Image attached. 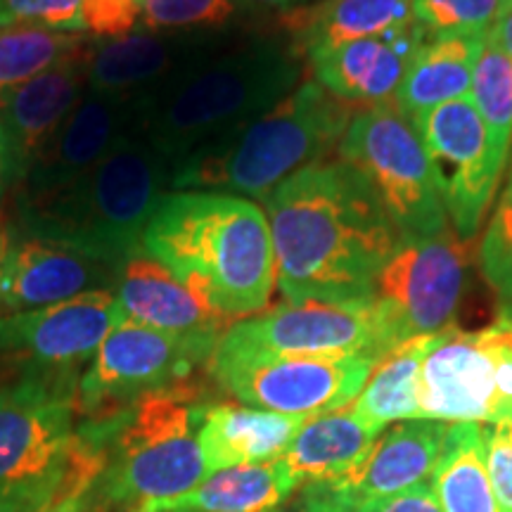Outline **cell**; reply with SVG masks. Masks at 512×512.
I'll return each instance as SVG.
<instances>
[{"label":"cell","instance_id":"cell-33","mask_svg":"<svg viewBox=\"0 0 512 512\" xmlns=\"http://www.w3.org/2000/svg\"><path fill=\"white\" fill-rule=\"evenodd\" d=\"M508 0H411L415 24L434 36L489 34Z\"/></svg>","mask_w":512,"mask_h":512},{"label":"cell","instance_id":"cell-12","mask_svg":"<svg viewBox=\"0 0 512 512\" xmlns=\"http://www.w3.org/2000/svg\"><path fill=\"white\" fill-rule=\"evenodd\" d=\"M219 349L285 356H373L394 349L375 302H283L238 320Z\"/></svg>","mask_w":512,"mask_h":512},{"label":"cell","instance_id":"cell-32","mask_svg":"<svg viewBox=\"0 0 512 512\" xmlns=\"http://www.w3.org/2000/svg\"><path fill=\"white\" fill-rule=\"evenodd\" d=\"M235 12V0H140V27L159 34H200L228 24Z\"/></svg>","mask_w":512,"mask_h":512},{"label":"cell","instance_id":"cell-46","mask_svg":"<svg viewBox=\"0 0 512 512\" xmlns=\"http://www.w3.org/2000/svg\"><path fill=\"white\" fill-rule=\"evenodd\" d=\"M131 512H190V510H145V508H136Z\"/></svg>","mask_w":512,"mask_h":512},{"label":"cell","instance_id":"cell-26","mask_svg":"<svg viewBox=\"0 0 512 512\" xmlns=\"http://www.w3.org/2000/svg\"><path fill=\"white\" fill-rule=\"evenodd\" d=\"M411 0H320L290 15L294 55H313L358 38L411 27Z\"/></svg>","mask_w":512,"mask_h":512},{"label":"cell","instance_id":"cell-27","mask_svg":"<svg viewBox=\"0 0 512 512\" xmlns=\"http://www.w3.org/2000/svg\"><path fill=\"white\" fill-rule=\"evenodd\" d=\"M297 479L280 458L256 465L209 472L188 494L162 503L140 505L145 510L190 512H268L299 489ZM136 510V508H133Z\"/></svg>","mask_w":512,"mask_h":512},{"label":"cell","instance_id":"cell-6","mask_svg":"<svg viewBox=\"0 0 512 512\" xmlns=\"http://www.w3.org/2000/svg\"><path fill=\"white\" fill-rule=\"evenodd\" d=\"M354 105L304 81L278 105L174 171L171 188L214 190L264 200L285 178L323 162L347 131Z\"/></svg>","mask_w":512,"mask_h":512},{"label":"cell","instance_id":"cell-8","mask_svg":"<svg viewBox=\"0 0 512 512\" xmlns=\"http://www.w3.org/2000/svg\"><path fill=\"white\" fill-rule=\"evenodd\" d=\"M337 150L339 159L373 190L401 240L437 235L448 228L425 143L394 102L356 112Z\"/></svg>","mask_w":512,"mask_h":512},{"label":"cell","instance_id":"cell-30","mask_svg":"<svg viewBox=\"0 0 512 512\" xmlns=\"http://www.w3.org/2000/svg\"><path fill=\"white\" fill-rule=\"evenodd\" d=\"M93 43L88 34L43 27L0 29V95L36 79Z\"/></svg>","mask_w":512,"mask_h":512},{"label":"cell","instance_id":"cell-40","mask_svg":"<svg viewBox=\"0 0 512 512\" xmlns=\"http://www.w3.org/2000/svg\"><path fill=\"white\" fill-rule=\"evenodd\" d=\"M93 486V484H91ZM91 486H74L38 512H93Z\"/></svg>","mask_w":512,"mask_h":512},{"label":"cell","instance_id":"cell-29","mask_svg":"<svg viewBox=\"0 0 512 512\" xmlns=\"http://www.w3.org/2000/svg\"><path fill=\"white\" fill-rule=\"evenodd\" d=\"M430 484L441 512H503L486 475L482 425H448L444 451Z\"/></svg>","mask_w":512,"mask_h":512},{"label":"cell","instance_id":"cell-38","mask_svg":"<svg viewBox=\"0 0 512 512\" xmlns=\"http://www.w3.org/2000/svg\"><path fill=\"white\" fill-rule=\"evenodd\" d=\"M361 512H441L430 482L413 486L403 494L361 503Z\"/></svg>","mask_w":512,"mask_h":512},{"label":"cell","instance_id":"cell-5","mask_svg":"<svg viewBox=\"0 0 512 512\" xmlns=\"http://www.w3.org/2000/svg\"><path fill=\"white\" fill-rule=\"evenodd\" d=\"M197 394L195 384H185L83 422L105 456L91 486L93 508L128 505L133 510L171 501L209 475L200 448Z\"/></svg>","mask_w":512,"mask_h":512},{"label":"cell","instance_id":"cell-21","mask_svg":"<svg viewBox=\"0 0 512 512\" xmlns=\"http://www.w3.org/2000/svg\"><path fill=\"white\" fill-rule=\"evenodd\" d=\"M112 292L128 323L176 335H223L230 328L226 318L211 311L169 268L145 252L119 266Z\"/></svg>","mask_w":512,"mask_h":512},{"label":"cell","instance_id":"cell-44","mask_svg":"<svg viewBox=\"0 0 512 512\" xmlns=\"http://www.w3.org/2000/svg\"><path fill=\"white\" fill-rule=\"evenodd\" d=\"M235 3H238V8L242 3L252 5V8H287V5L304 3V0H235Z\"/></svg>","mask_w":512,"mask_h":512},{"label":"cell","instance_id":"cell-25","mask_svg":"<svg viewBox=\"0 0 512 512\" xmlns=\"http://www.w3.org/2000/svg\"><path fill=\"white\" fill-rule=\"evenodd\" d=\"M486 36H427L392 98L403 117L413 121L446 102L470 98Z\"/></svg>","mask_w":512,"mask_h":512},{"label":"cell","instance_id":"cell-34","mask_svg":"<svg viewBox=\"0 0 512 512\" xmlns=\"http://www.w3.org/2000/svg\"><path fill=\"white\" fill-rule=\"evenodd\" d=\"M479 268L486 285L512 304V171L498 197L479 245Z\"/></svg>","mask_w":512,"mask_h":512},{"label":"cell","instance_id":"cell-43","mask_svg":"<svg viewBox=\"0 0 512 512\" xmlns=\"http://www.w3.org/2000/svg\"><path fill=\"white\" fill-rule=\"evenodd\" d=\"M489 38L505 55L512 57V0L505 3V8L501 10V15H498L494 27L489 31Z\"/></svg>","mask_w":512,"mask_h":512},{"label":"cell","instance_id":"cell-15","mask_svg":"<svg viewBox=\"0 0 512 512\" xmlns=\"http://www.w3.org/2000/svg\"><path fill=\"white\" fill-rule=\"evenodd\" d=\"M121 323L124 311L112 290L86 292L67 302L0 318V356L29 363L31 370L72 373L91 361Z\"/></svg>","mask_w":512,"mask_h":512},{"label":"cell","instance_id":"cell-37","mask_svg":"<svg viewBox=\"0 0 512 512\" xmlns=\"http://www.w3.org/2000/svg\"><path fill=\"white\" fill-rule=\"evenodd\" d=\"M484 460L498 505L512 512V422H496L484 430Z\"/></svg>","mask_w":512,"mask_h":512},{"label":"cell","instance_id":"cell-22","mask_svg":"<svg viewBox=\"0 0 512 512\" xmlns=\"http://www.w3.org/2000/svg\"><path fill=\"white\" fill-rule=\"evenodd\" d=\"M448 422L403 420L382 432L370 453L349 477L328 486L358 503L403 494L430 482L444 451Z\"/></svg>","mask_w":512,"mask_h":512},{"label":"cell","instance_id":"cell-20","mask_svg":"<svg viewBox=\"0 0 512 512\" xmlns=\"http://www.w3.org/2000/svg\"><path fill=\"white\" fill-rule=\"evenodd\" d=\"M207 46L211 38L202 34H159L143 27L117 38H95L88 55V91L140 100Z\"/></svg>","mask_w":512,"mask_h":512},{"label":"cell","instance_id":"cell-2","mask_svg":"<svg viewBox=\"0 0 512 512\" xmlns=\"http://www.w3.org/2000/svg\"><path fill=\"white\" fill-rule=\"evenodd\" d=\"M143 252L230 325L266 311L271 302V228L266 211L249 197L214 190L169 192L147 223Z\"/></svg>","mask_w":512,"mask_h":512},{"label":"cell","instance_id":"cell-42","mask_svg":"<svg viewBox=\"0 0 512 512\" xmlns=\"http://www.w3.org/2000/svg\"><path fill=\"white\" fill-rule=\"evenodd\" d=\"M55 498L38 494H0V512H38Z\"/></svg>","mask_w":512,"mask_h":512},{"label":"cell","instance_id":"cell-41","mask_svg":"<svg viewBox=\"0 0 512 512\" xmlns=\"http://www.w3.org/2000/svg\"><path fill=\"white\" fill-rule=\"evenodd\" d=\"M15 183H17L15 159H12L8 131H5L3 114H0V202L5 200V195H8L12 188H15Z\"/></svg>","mask_w":512,"mask_h":512},{"label":"cell","instance_id":"cell-7","mask_svg":"<svg viewBox=\"0 0 512 512\" xmlns=\"http://www.w3.org/2000/svg\"><path fill=\"white\" fill-rule=\"evenodd\" d=\"M76 384L72 373L29 370L0 389V494L57 498L100 475L102 448L76 425Z\"/></svg>","mask_w":512,"mask_h":512},{"label":"cell","instance_id":"cell-24","mask_svg":"<svg viewBox=\"0 0 512 512\" xmlns=\"http://www.w3.org/2000/svg\"><path fill=\"white\" fill-rule=\"evenodd\" d=\"M380 434L347 403L306 420L280 460L302 486L332 484L366 460Z\"/></svg>","mask_w":512,"mask_h":512},{"label":"cell","instance_id":"cell-9","mask_svg":"<svg viewBox=\"0 0 512 512\" xmlns=\"http://www.w3.org/2000/svg\"><path fill=\"white\" fill-rule=\"evenodd\" d=\"M221 335H176L145 325H117L76 384L79 413L105 418L143 396L192 384L200 368H209Z\"/></svg>","mask_w":512,"mask_h":512},{"label":"cell","instance_id":"cell-19","mask_svg":"<svg viewBox=\"0 0 512 512\" xmlns=\"http://www.w3.org/2000/svg\"><path fill=\"white\" fill-rule=\"evenodd\" d=\"M91 46L27 81L24 86L0 95V114H3L12 159H15L17 183L86 95Z\"/></svg>","mask_w":512,"mask_h":512},{"label":"cell","instance_id":"cell-17","mask_svg":"<svg viewBox=\"0 0 512 512\" xmlns=\"http://www.w3.org/2000/svg\"><path fill=\"white\" fill-rule=\"evenodd\" d=\"M119 268L67 247L8 235L0 261V318L67 302L86 292L112 290Z\"/></svg>","mask_w":512,"mask_h":512},{"label":"cell","instance_id":"cell-10","mask_svg":"<svg viewBox=\"0 0 512 512\" xmlns=\"http://www.w3.org/2000/svg\"><path fill=\"white\" fill-rule=\"evenodd\" d=\"M375 363L373 356H285L216 347L207 370L245 406L316 418L354 401Z\"/></svg>","mask_w":512,"mask_h":512},{"label":"cell","instance_id":"cell-18","mask_svg":"<svg viewBox=\"0 0 512 512\" xmlns=\"http://www.w3.org/2000/svg\"><path fill=\"white\" fill-rule=\"evenodd\" d=\"M430 31L420 24L387 31L382 36L358 38L342 46L320 50L306 57L313 81L349 105L392 102L403 76L418 55Z\"/></svg>","mask_w":512,"mask_h":512},{"label":"cell","instance_id":"cell-35","mask_svg":"<svg viewBox=\"0 0 512 512\" xmlns=\"http://www.w3.org/2000/svg\"><path fill=\"white\" fill-rule=\"evenodd\" d=\"M43 27L86 34L81 0H0V29Z\"/></svg>","mask_w":512,"mask_h":512},{"label":"cell","instance_id":"cell-36","mask_svg":"<svg viewBox=\"0 0 512 512\" xmlns=\"http://www.w3.org/2000/svg\"><path fill=\"white\" fill-rule=\"evenodd\" d=\"M81 15L88 36L117 38L140 24V0H81Z\"/></svg>","mask_w":512,"mask_h":512},{"label":"cell","instance_id":"cell-1","mask_svg":"<svg viewBox=\"0 0 512 512\" xmlns=\"http://www.w3.org/2000/svg\"><path fill=\"white\" fill-rule=\"evenodd\" d=\"M285 302H373L399 230L368 183L339 162H316L264 197Z\"/></svg>","mask_w":512,"mask_h":512},{"label":"cell","instance_id":"cell-3","mask_svg":"<svg viewBox=\"0 0 512 512\" xmlns=\"http://www.w3.org/2000/svg\"><path fill=\"white\" fill-rule=\"evenodd\" d=\"M299 76V57L280 43H211L136 100V131L176 171L185 159L278 105L299 86Z\"/></svg>","mask_w":512,"mask_h":512},{"label":"cell","instance_id":"cell-11","mask_svg":"<svg viewBox=\"0 0 512 512\" xmlns=\"http://www.w3.org/2000/svg\"><path fill=\"white\" fill-rule=\"evenodd\" d=\"M470 256L472 240H463L451 226L399 242L377 275L373 299L394 347L453 325Z\"/></svg>","mask_w":512,"mask_h":512},{"label":"cell","instance_id":"cell-16","mask_svg":"<svg viewBox=\"0 0 512 512\" xmlns=\"http://www.w3.org/2000/svg\"><path fill=\"white\" fill-rule=\"evenodd\" d=\"M136 128V100L86 91L46 150L15 185V202L48 197L91 171L114 143Z\"/></svg>","mask_w":512,"mask_h":512},{"label":"cell","instance_id":"cell-39","mask_svg":"<svg viewBox=\"0 0 512 512\" xmlns=\"http://www.w3.org/2000/svg\"><path fill=\"white\" fill-rule=\"evenodd\" d=\"M304 512H361V503L328 484H309L304 494Z\"/></svg>","mask_w":512,"mask_h":512},{"label":"cell","instance_id":"cell-23","mask_svg":"<svg viewBox=\"0 0 512 512\" xmlns=\"http://www.w3.org/2000/svg\"><path fill=\"white\" fill-rule=\"evenodd\" d=\"M309 418L245 406L202 403L200 448L209 472L280 458Z\"/></svg>","mask_w":512,"mask_h":512},{"label":"cell","instance_id":"cell-13","mask_svg":"<svg viewBox=\"0 0 512 512\" xmlns=\"http://www.w3.org/2000/svg\"><path fill=\"white\" fill-rule=\"evenodd\" d=\"M451 226L463 240H475L501 183L498 164L475 100L460 98L413 119Z\"/></svg>","mask_w":512,"mask_h":512},{"label":"cell","instance_id":"cell-47","mask_svg":"<svg viewBox=\"0 0 512 512\" xmlns=\"http://www.w3.org/2000/svg\"><path fill=\"white\" fill-rule=\"evenodd\" d=\"M268 512H287V510H278V508H275V510H268Z\"/></svg>","mask_w":512,"mask_h":512},{"label":"cell","instance_id":"cell-4","mask_svg":"<svg viewBox=\"0 0 512 512\" xmlns=\"http://www.w3.org/2000/svg\"><path fill=\"white\" fill-rule=\"evenodd\" d=\"M171 181L169 159L133 128L67 188L15 202V221L22 235L119 268L143 252V233Z\"/></svg>","mask_w":512,"mask_h":512},{"label":"cell","instance_id":"cell-14","mask_svg":"<svg viewBox=\"0 0 512 512\" xmlns=\"http://www.w3.org/2000/svg\"><path fill=\"white\" fill-rule=\"evenodd\" d=\"M415 399L420 420L503 422L501 368L489 325L475 332L456 325L441 330L420 366Z\"/></svg>","mask_w":512,"mask_h":512},{"label":"cell","instance_id":"cell-31","mask_svg":"<svg viewBox=\"0 0 512 512\" xmlns=\"http://www.w3.org/2000/svg\"><path fill=\"white\" fill-rule=\"evenodd\" d=\"M470 98L482 114L498 164H508L512 147V57L486 36Z\"/></svg>","mask_w":512,"mask_h":512},{"label":"cell","instance_id":"cell-45","mask_svg":"<svg viewBox=\"0 0 512 512\" xmlns=\"http://www.w3.org/2000/svg\"><path fill=\"white\" fill-rule=\"evenodd\" d=\"M5 249H8V233H5V230L0 228V261H3Z\"/></svg>","mask_w":512,"mask_h":512},{"label":"cell","instance_id":"cell-28","mask_svg":"<svg viewBox=\"0 0 512 512\" xmlns=\"http://www.w3.org/2000/svg\"><path fill=\"white\" fill-rule=\"evenodd\" d=\"M437 335L406 339L377 358L373 373L351 401L354 411L377 432H384L392 422L420 420L415 389L422 361Z\"/></svg>","mask_w":512,"mask_h":512}]
</instances>
